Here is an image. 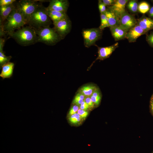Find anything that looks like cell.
<instances>
[{
  "label": "cell",
  "instance_id": "cell-8",
  "mask_svg": "<svg viewBox=\"0 0 153 153\" xmlns=\"http://www.w3.org/2000/svg\"><path fill=\"white\" fill-rule=\"evenodd\" d=\"M137 24V21L135 17L126 11L120 19V26L128 31Z\"/></svg>",
  "mask_w": 153,
  "mask_h": 153
},
{
  "label": "cell",
  "instance_id": "cell-15",
  "mask_svg": "<svg viewBox=\"0 0 153 153\" xmlns=\"http://www.w3.org/2000/svg\"><path fill=\"white\" fill-rule=\"evenodd\" d=\"M14 66V63L10 61L2 65L0 76L3 79L10 78L13 75Z\"/></svg>",
  "mask_w": 153,
  "mask_h": 153
},
{
  "label": "cell",
  "instance_id": "cell-21",
  "mask_svg": "<svg viewBox=\"0 0 153 153\" xmlns=\"http://www.w3.org/2000/svg\"><path fill=\"white\" fill-rule=\"evenodd\" d=\"M127 3L128 8L131 12L136 13L138 11L139 5L137 1L135 0L129 1Z\"/></svg>",
  "mask_w": 153,
  "mask_h": 153
},
{
  "label": "cell",
  "instance_id": "cell-31",
  "mask_svg": "<svg viewBox=\"0 0 153 153\" xmlns=\"http://www.w3.org/2000/svg\"><path fill=\"white\" fill-rule=\"evenodd\" d=\"M77 113L80 115L82 118H86L88 114V112L87 111L80 109L78 110Z\"/></svg>",
  "mask_w": 153,
  "mask_h": 153
},
{
  "label": "cell",
  "instance_id": "cell-35",
  "mask_svg": "<svg viewBox=\"0 0 153 153\" xmlns=\"http://www.w3.org/2000/svg\"><path fill=\"white\" fill-rule=\"evenodd\" d=\"M5 40V38H0V50H3Z\"/></svg>",
  "mask_w": 153,
  "mask_h": 153
},
{
  "label": "cell",
  "instance_id": "cell-17",
  "mask_svg": "<svg viewBox=\"0 0 153 153\" xmlns=\"http://www.w3.org/2000/svg\"><path fill=\"white\" fill-rule=\"evenodd\" d=\"M46 9L48 15L53 22L59 21L68 16L66 12L48 10L46 8Z\"/></svg>",
  "mask_w": 153,
  "mask_h": 153
},
{
  "label": "cell",
  "instance_id": "cell-37",
  "mask_svg": "<svg viewBox=\"0 0 153 153\" xmlns=\"http://www.w3.org/2000/svg\"><path fill=\"white\" fill-rule=\"evenodd\" d=\"M150 112L153 116V99L151 98L150 101Z\"/></svg>",
  "mask_w": 153,
  "mask_h": 153
},
{
  "label": "cell",
  "instance_id": "cell-22",
  "mask_svg": "<svg viewBox=\"0 0 153 153\" xmlns=\"http://www.w3.org/2000/svg\"><path fill=\"white\" fill-rule=\"evenodd\" d=\"M149 4L146 1H143L138 5V10L142 14H144L148 12L150 9Z\"/></svg>",
  "mask_w": 153,
  "mask_h": 153
},
{
  "label": "cell",
  "instance_id": "cell-25",
  "mask_svg": "<svg viewBox=\"0 0 153 153\" xmlns=\"http://www.w3.org/2000/svg\"><path fill=\"white\" fill-rule=\"evenodd\" d=\"M11 56H6L3 50H0V65L1 67L5 63L9 62L12 58Z\"/></svg>",
  "mask_w": 153,
  "mask_h": 153
},
{
  "label": "cell",
  "instance_id": "cell-13",
  "mask_svg": "<svg viewBox=\"0 0 153 153\" xmlns=\"http://www.w3.org/2000/svg\"><path fill=\"white\" fill-rule=\"evenodd\" d=\"M109 28L112 35L115 41L121 40L126 38L128 31L120 26Z\"/></svg>",
  "mask_w": 153,
  "mask_h": 153
},
{
  "label": "cell",
  "instance_id": "cell-24",
  "mask_svg": "<svg viewBox=\"0 0 153 153\" xmlns=\"http://www.w3.org/2000/svg\"><path fill=\"white\" fill-rule=\"evenodd\" d=\"M101 24L99 28L101 30L106 27H109L108 19L105 13L100 14Z\"/></svg>",
  "mask_w": 153,
  "mask_h": 153
},
{
  "label": "cell",
  "instance_id": "cell-19",
  "mask_svg": "<svg viewBox=\"0 0 153 153\" xmlns=\"http://www.w3.org/2000/svg\"><path fill=\"white\" fill-rule=\"evenodd\" d=\"M98 87L93 84H89L82 86L78 90V92L82 94L86 97H90Z\"/></svg>",
  "mask_w": 153,
  "mask_h": 153
},
{
  "label": "cell",
  "instance_id": "cell-28",
  "mask_svg": "<svg viewBox=\"0 0 153 153\" xmlns=\"http://www.w3.org/2000/svg\"><path fill=\"white\" fill-rule=\"evenodd\" d=\"M146 40L149 44L153 47V32H151L149 35H146Z\"/></svg>",
  "mask_w": 153,
  "mask_h": 153
},
{
  "label": "cell",
  "instance_id": "cell-1",
  "mask_svg": "<svg viewBox=\"0 0 153 153\" xmlns=\"http://www.w3.org/2000/svg\"><path fill=\"white\" fill-rule=\"evenodd\" d=\"M19 44L27 46L38 42L35 30L29 26H23L9 35Z\"/></svg>",
  "mask_w": 153,
  "mask_h": 153
},
{
  "label": "cell",
  "instance_id": "cell-23",
  "mask_svg": "<svg viewBox=\"0 0 153 153\" xmlns=\"http://www.w3.org/2000/svg\"><path fill=\"white\" fill-rule=\"evenodd\" d=\"M86 97L82 94L78 92L75 96L72 103L78 106L80 105L84 100Z\"/></svg>",
  "mask_w": 153,
  "mask_h": 153
},
{
  "label": "cell",
  "instance_id": "cell-34",
  "mask_svg": "<svg viewBox=\"0 0 153 153\" xmlns=\"http://www.w3.org/2000/svg\"><path fill=\"white\" fill-rule=\"evenodd\" d=\"M79 108L81 109L86 111L90 108V107L88 104L84 100L80 105Z\"/></svg>",
  "mask_w": 153,
  "mask_h": 153
},
{
  "label": "cell",
  "instance_id": "cell-10",
  "mask_svg": "<svg viewBox=\"0 0 153 153\" xmlns=\"http://www.w3.org/2000/svg\"><path fill=\"white\" fill-rule=\"evenodd\" d=\"M128 0H116L112 5L107 8L114 12L120 19L121 16L126 11L125 7Z\"/></svg>",
  "mask_w": 153,
  "mask_h": 153
},
{
  "label": "cell",
  "instance_id": "cell-3",
  "mask_svg": "<svg viewBox=\"0 0 153 153\" xmlns=\"http://www.w3.org/2000/svg\"><path fill=\"white\" fill-rule=\"evenodd\" d=\"M52 24L46 8L43 5L38 8L30 16L27 24L35 30L50 27Z\"/></svg>",
  "mask_w": 153,
  "mask_h": 153
},
{
  "label": "cell",
  "instance_id": "cell-20",
  "mask_svg": "<svg viewBox=\"0 0 153 153\" xmlns=\"http://www.w3.org/2000/svg\"><path fill=\"white\" fill-rule=\"evenodd\" d=\"M90 97L95 105L98 106L99 105L101 101V96L98 88L94 91Z\"/></svg>",
  "mask_w": 153,
  "mask_h": 153
},
{
  "label": "cell",
  "instance_id": "cell-38",
  "mask_svg": "<svg viewBox=\"0 0 153 153\" xmlns=\"http://www.w3.org/2000/svg\"><path fill=\"white\" fill-rule=\"evenodd\" d=\"M151 98L153 99V94L152 95V96Z\"/></svg>",
  "mask_w": 153,
  "mask_h": 153
},
{
  "label": "cell",
  "instance_id": "cell-32",
  "mask_svg": "<svg viewBox=\"0 0 153 153\" xmlns=\"http://www.w3.org/2000/svg\"><path fill=\"white\" fill-rule=\"evenodd\" d=\"M84 101L89 105L90 108H93L95 104L92 101L90 97H86Z\"/></svg>",
  "mask_w": 153,
  "mask_h": 153
},
{
  "label": "cell",
  "instance_id": "cell-36",
  "mask_svg": "<svg viewBox=\"0 0 153 153\" xmlns=\"http://www.w3.org/2000/svg\"><path fill=\"white\" fill-rule=\"evenodd\" d=\"M153 3V0L152 1ZM148 12V15L150 18H153V5L150 8Z\"/></svg>",
  "mask_w": 153,
  "mask_h": 153
},
{
  "label": "cell",
  "instance_id": "cell-2",
  "mask_svg": "<svg viewBox=\"0 0 153 153\" xmlns=\"http://www.w3.org/2000/svg\"><path fill=\"white\" fill-rule=\"evenodd\" d=\"M26 24L23 17L16 8L13 10L3 24L0 28L3 29L8 36Z\"/></svg>",
  "mask_w": 153,
  "mask_h": 153
},
{
  "label": "cell",
  "instance_id": "cell-18",
  "mask_svg": "<svg viewBox=\"0 0 153 153\" xmlns=\"http://www.w3.org/2000/svg\"><path fill=\"white\" fill-rule=\"evenodd\" d=\"M105 14L108 19L109 27L120 26V19L112 11L107 8Z\"/></svg>",
  "mask_w": 153,
  "mask_h": 153
},
{
  "label": "cell",
  "instance_id": "cell-5",
  "mask_svg": "<svg viewBox=\"0 0 153 153\" xmlns=\"http://www.w3.org/2000/svg\"><path fill=\"white\" fill-rule=\"evenodd\" d=\"M35 30L38 36V42L53 46L61 40L53 28L50 27L41 28Z\"/></svg>",
  "mask_w": 153,
  "mask_h": 153
},
{
  "label": "cell",
  "instance_id": "cell-14",
  "mask_svg": "<svg viewBox=\"0 0 153 153\" xmlns=\"http://www.w3.org/2000/svg\"><path fill=\"white\" fill-rule=\"evenodd\" d=\"M137 21V24L146 32L153 29V19L143 15Z\"/></svg>",
  "mask_w": 153,
  "mask_h": 153
},
{
  "label": "cell",
  "instance_id": "cell-6",
  "mask_svg": "<svg viewBox=\"0 0 153 153\" xmlns=\"http://www.w3.org/2000/svg\"><path fill=\"white\" fill-rule=\"evenodd\" d=\"M82 33L84 44L87 48L95 45V42L101 37L102 33V30L99 27L84 29Z\"/></svg>",
  "mask_w": 153,
  "mask_h": 153
},
{
  "label": "cell",
  "instance_id": "cell-27",
  "mask_svg": "<svg viewBox=\"0 0 153 153\" xmlns=\"http://www.w3.org/2000/svg\"><path fill=\"white\" fill-rule=\"evenodd\" d=\"M98 8L100 14L105 13L107 10L106 6L102 2V0H99Z\"/></svg>",
  "mask_w": 153,
  "mask_h": 153
},
{
  "label": "cell",
  "instance_id": "cell-12",
  "mask_svg": "<svg viewBox=\"0 0 153 153\" xmlns=\"http://www.w3.org/2000/svg\"><path fill=\"white\" fill-rule=\"evenodd\" d=\"M146 33L137 24L128 31L126 38L129 42H134L138 37Z\"/></svg>",
  "mask_w": 153,
  "mask_h": 153
},
{
  "label": "cell",
  "instance_id": "cell-33",
  "mask_svg": "<svg viewBox=\"0 0 153 153\" xmlns=\"http://www.w3.org/2000/svg\"><path fill=\"white\" fill-rule=\"evenodd\" d=\"M116 0H102V2L106 6H110L113 5Z\"/></svg>",
  "mask_w": 153,
  "mask_h": 153
},
{
  "label": "cell",
  "instance_id": "cell-30",
  "mask_svg": "<svg viewBox=\"0 0 153 153\" xmlns=\"http://www.w3.org/2000/svg\"><path fill=\"white\" fill-rule=\"evenodd\" d=\"M79 109V107L78 106L76 105H73L71 108L69 110L68 113L69 115L70 116L77 113Z\"/></svg>",
  "mask_w": 153,
  "mask_h": 153
},
{
  "label": "cell",
  "instance_id": "cell-26",
  "mask_svg": "<svg viewBox=\"0 0 153 153\" xmlns=\"http://www.w3.org/2000/svg\"><path fill=\"white\" fill-rule=\"evenodd\" d=\"M82 118L77 113L70 116L69 120L73 124H75L80 122Z\"/></svg>",
  "mask_w": 153,
  "mask_h": 153
},
{
  "label": "cell",
  "instance_id": "cell-16",
  "mask_svg": "<svg viewBox=\"0 0 153 153\" xmlns=\"http://www.w3.org/2000/svg\"><path fill=\"white\" fill-rule=\"evenodd\" d=\"M16 2L10 5L0 6V24L3 23L12 11L16 8Z\"/></svg>",
  "mask_w": 153,
  "mask_h": 153
},
{
  "label": "cell",
  "instance_id": "cell-4",
  "mask_svg": "<svg viewBox=\"0 0 153 153\" xmlns=\"http://www.w3.org/2000/svg\"><path fill=\"white\" fill-rule=\"evenodd\" d=\"M45 0H20L16 3V8L20 12L27 24L32 14L40 7Z\"/></svg>",
  "mask_w": 153,
  "mask_h": 153
},
{
  "label": "cell",
  "instance_id": "cell-9",
  "mask_svg": "<svg viewBox=\"0 0 153 153\" xmlns=\"http://www.w3.org/2000/svg\"><path fill=\"white\" fill-rule=\"evenodd\" d=\"M69 6L67 0H51L46 7L47 9L66 12Z\"/></svg>",
  "mask_w": 153,
  "mask_h": 153
},
{
  "label": "cell",
  "instance_id": "cell-39",
  "mask_svg": "<svg viewBox=\"0 0 153 153\" xmlns=\"http://www.w3.org/2000/svg\"><path fill=\"white\" fill-rule=\"evenodd\" d=\"M152 153H153V152H152Z\"/></svg>",
  "mask_w": 153,
  "mask_h": 153
},
{
  "label": "cell",
  "instance_id": "cell-7",
  "mask_svg": "<svg viewBox=\"0 0 153 153\" xmlns=\"http://www.w3.org/2000/svg\"><path fill=\"white\" fill-rule=\"evenodd\" d=\"M53 29L61 40L64 39L71 29V22L68 16L59 21L53 22Z\"/></svg>",
  "mask_w": 153,
  "mask_h": 153
},
{
  "label": "cell",
  "instance_id": "cell-29",
  "mask_svg": "<svg viewBox=\"0 0 153 153\" xmlns=\"http://www.w3.org/2000/svg\"><path fill=\"white\" fill-rule=\"evenodd\" d=\"M16 1V0H0V6L10 5Z\"/></svg>",
  "mask_w": 153,
  "mask_h": 153
},
{
  "label": "cell",
  "instance_id": "cell-11",
  "mask_svg": "<svg viewBox=\"0 0 153 153\" xmlns=\"http://www.w3.org/2000/svg\"><path fill=\"white\" fill-rule=\"evenodd\" d=\"M118 43L117 42L113 44L104 47H98V56L96 60H103L109 57L116 48L118 47Z\"/></svg>",
  "mask_w": 153,
  "mask_h": 153
}]
</instances>
